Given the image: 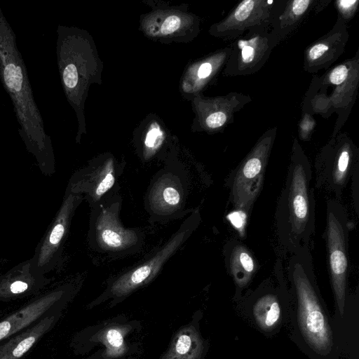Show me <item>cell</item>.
I'll list each match as a JSON object with an SVG mask.
<instances>
[{"instance_id":"obj_1","label":"cell","mask_w":359,"mask_h":359,"mask_svg":"<svg viewBox=\"0 0 359 359\" xmlns=\"http://www.w3.org/2000/svg\"><path fill=\"white\" fill-rule=\"evenodd\" d=\"M0 79L11 97L20 125L18 133L41 173L51 176L55 162L50 137L46 132L16 36L0 7Z\"/></svg>"},{"instance_id":"obj_2","label":"cell","mask_w":359,"mask_h":359,"mask_svg":"<svg viewBox=\"0 0 359 359\" xmlns=\"http://www.w3.org/2000/svg\"><path fill=\"white\" fill-rule=\"evenodd\" d=\"M310 162L294 142L287 174L275 212L279 245L285 253L311 250L316 229V204Z\"/></svg>"},{"instance_id":"obj_3","label":"cell","mask_w":359,"mask_h":359,"mask_svg":"<svg viewBox=\"0 0 359 359\" xmlns=\"http://www.w3.org/2000/svg\"><path fill=\"white\" fill-rule=\"evenodd\" d=\"M286 269L306 339L317 352L328 353L332 346V332L318 294L311 249L303 248L290 254Z\"/></svg>"},{"instance_id":"obj_4","label":"cell","mask_w":359,"mask_h":359,"mask_svg":"<svg viewBox=\"0 0 359 359\" xmlns=\"http://www.w3.org/2000/svg\"><path fill=\"white\" fill-rule=\"evenodd\" d=\"M121 198L118 193L92 208L88 231L91 247L100 252L121 256L139 250L143 233L127 229L120 219Z\"/></svg>"},{"instance_id":"obj_5","label":"cell","mask_w":359,"mask_h":359,"mask_svg":"<svg viewBox=\"0 0 359 359\" xmlns=\"http://www.w3.org/2000/svg\"><path fill=\"white\" fill-rule=\"evenodd\" d=\"M350 221L344 206L335 198L326 201L325 239L331 284L340 313H344L349 273Z\"/></svg>"},{"instance_id":"obj_6","label":"cell","mask_w":359,"mask_h":359,"mask_svg":"<svg viewBox=\"0 0 359 359\" xmlns=\"http://www.w3.org/2000/svg\"><path fill=\"white\" fill-rule=\"evenodd\" d=\"M358 165V149L348 137L331 140L316 158V188L332 194L339 201Z\"/></svg>"},{"instance_id":"obj_7","label":"cell","mask_w":359,"mask_h":359,"mask_svg":"<svg viewBox=\"0 0 359 359\" xmlns=\"http://www.w3.org/2000/svg\"><path fill=\"white\" fill-rule=\"evenodd\" d=\"M273 142V135L263 136L229 176V201L236 210L250 213L263 186Z\"/></svg>"},{"instance_id":"obj_8","label":"cell","mask_w":359,"mask_h":359,"mask_svg":"<svg viewBox=\"0 0 359 359\" xmlns=\"http://www.w3.org/2000/svg\"><path fill=\"white\" fill-rule=\"evenodd\" d=\"M81 194L72 192L67 187L61 205L30 258L33 269L46 275L61 262L63 247L74 212L82 202Z\"/></svg>"},{"instance_id":"obj_9","label":"cell","mask_w":359,"mask_h":359,"mask_svg":"<svg viewBox=\"0 0 359 359\" xmlns=\"http://www.w3.org/2000/svg\"><path fill=\"white\" fill-rule=\"evenodd\" d=\"M201 219L199 211H192L175 233L154 255L123 273L114 282L111 292L118 295L125 294L153 278L189 238L200 224Z\"/></svg>"},{"instance_id":"obj_10","label":"cell","mask_w":359,"mask_h":359,"mask_svg":"<svg viewBox=\"0 0 359 359\" xmlns=\"http://www.w3.org/2000/svg\"><path fill=\"white\" fill-rule=\"evenodd\" d=\"M275 46L267 27L248 31L233 44L227 62L226 73L230 76L248 75L259 70Z\"/></svg>"},{"instance_id":"obj_11","label":"cell","mask_w":359,"mask_h":359,"mask_svg":"<svg viewBox=\"0 0 359 359\" xmlns=\"http://www.w3.org/2000/svg\"><path fill=\"white\" fill-rule=\"evenodd\" d=\"M117 174L115 165L106 164L87 168L73 174L67 187L76 194H81L90 207L107 199L116 192Z\"/></svg>"},{"instance_id":"obj_12","label":"cell","mask_w":359,"mask_h":359,"mask_svg":"<svg viewBox=\"0 0 359 359\" xmlns=\"http://www.w3.org/2000/svg\"><path fill=\"white\" fill-rule=\"evenodd\" d=\"M69 288L70 285L68 284L40 293L0 321V342L37 322L60 302Z\"/></svg>"},{"instance_id":"obj_13","label":"cell","mask_w":359,"mask_h":359,"mask_svg":"<svg viewBox=\"0 0 359 359\" xmlns=\"http://www.w3.org/2000/svg\"><path fill=\"white\" fill-rule=\"evenodd\" d=\"M52 278L37 273L31 259L20 262L0 276V302H10L38 295Z\"/></svg>"},{"instance_id":"obj_14","label":"cell","mask_w":359,"mask_h":359,"mask_svg":"<svg viewBox=\"0 0 359 359\" xmlns=\"http://www.w3.org/2000/svg\"><path fill=\"white\" fill-rule=\"evenodd\" d=\"M279 6L264 1L245 0L227 16L222 29L228 38L238 36L246 30L267 27L272 23Z\"/></svg>"},{"instance_id":"obj_15","label":"cell","mask_w":359,"mask_h":359,"mask_svg":"<svg viewBox=\"0 0 359 359\" xmlns=\"http://www.w3.org/2000/svg\"><path fill=\"white\" fill-rule=\"evenodd\" d=\"M184 189L175 174H162L150 191V210L156 217H169L182 208Z\"/></svg>"},{"instance_id":"obj_16","label":"cell","mask_w":359,"mask_h":359,"mask_svg":"<svg viewBox=\"0 0 359 359\" xmlns=\"http://www.w3.org/2000/svg\"><path fill=\"white\" fill-rule=\"evenodd\" d=\"M226 269L238 288L248 286L257 273L259 264L252 252L240 240L231 238L223 249Z\"/></svg>"},{"instance_id":"obj_17","label":"cell","mask_w":359,"mask_h":359,"mask_svg":"<svg viewBox=\"0 0 359 359\" xmlns=\"http://www.w3.org/2000/svg\"><path fill=\"white\" fill-rule=\"evenodd\" d=\"M54 316H44L34 324L0 344V359H20L46 334L55 322Z\"/></svg>"},{"instance_id":"obj_18","label":"cell","mask_w":359,"mask_h":359,"mask_svg":"<svg viewBox=\"0 0 359 359\" xmlns=\"http://www.w3.org/2000/svg\"><path fill=\"white\" fill-rule=\"evenodd\" d=\"M280 302L273 292H266L256 300L253 306V314L260 328L269 331L280 321L281 309Z\"/></svg>"},{"instance_id":"obj_19","label":"cell","mask_w":359,"mask_h":359,"mask_svg":"<svg viewBox=\"0 0 359 359\" xmlns=\"http://www.w3.org/2000/svg\"><path fill=\"white\" fill-rule=\"evenodd\" d=\"M313 2L311 0H294L290 2V5L286 6L285 11L282 13L278 21L272 22L274 28L271 35L275 44L280 35L285 36L305 16Z\"/></svg>"},{"instance_id":"obj_20","label":"cell","mask_w":359,"mask_h":359,"mask_svg":"<svg viewBox=\"0 0 359 359\" xmlns=\"http://www.w3.org/2000/svg\"><path fill=\"white\" fill-rule=\"evenodd\" d=\"M163 138V132L156 124H152L148 130L144 144L147 148L155 149L162 143Z\"/></svg>"},{"instance_id":"obj_21","label":"cell","mask_w":359,"mask_h":359,"mask_svg":"<svg viewBox=\"0 0 359 359\" xmlns=\"http://www.w3.org/2000/svg\"><path fill=\"white\" fill-rule=\"evenodd\" d=\"M348 69L345 65H340L334 68L329 74V81L333 85H341L348 78Z\"/></svg>"},{"instance_id":"obj_22","label":"cell","mask_w":359,"mask_h":359,"mask_svg":"<svg viewBox=\"0 0 359 359\" xmlns=\"http://www.w3.org/2000/svg\"><path fill=\"white\" fill-rule=\"evenodd\" d=\"M227 116L223 111H215L210 114L205 120L208 128L215 129L222 127L226 123Z\"/></svg>"},{"instance_id":"obj_23","label":"cell","mask_w":359,"mask_h":359,"mask_svg":"<svg viewBox=\"0 0 359 359\" xmlns=\"http://www.w3.org/2000/svg\"><path fill=\"white\" fill-rule=\"evenodd\" d=\"M181 25V19L177 15L168 16L163 22L161 32L163 34H170L175 32Z\"/></svg>"},{"instance_id":"obj_24","label":"cell","mask_w":359,"mask_h":359,"mask_svg":"<svg viewBox=\"0 0 359 359\" xmlns=\"http://www.w3.org/2000/svg\"><path fill=\"white\" fill-rule=\"evenodd\" d=\"M351 178L353 205L357 215H359V165L355 169Z\"/></svg>"},{"instance_id":"obj_25","label":"cell","mask_w":359,"mask_h":359,"mask_svg":"<svg viewBox=\"0 0 359 359\" xmlns=\"http://www.w3.org/2000/svg\"><path fill=\"white\" fill-rule=\"evenodd\" d=\"M248 215L241 210H234L233 212L229 214V218L232 224L240 231L243 225L245 224Z\"/></svg>"},{"instance_id":"obj_26","label":"cell","mask_w":359,"mask_h":359,"mask_svg":"<svg viewBox=\"0 0 359 359\" xmlns=\"http://www.w3.org/2000/svg\"><path fill=\"white\" fill-rule=\"evenodd\" d=\"M192 340L189 334L181 335L176 343L175 350L180 355L186 354L191 348Z\"/></svg>"},{"instance_id":"obj_27","label":"cell","mask_w":359,"mask_h":359,"mask_svg":"<svg viewBox=\"0 0 359 359\" xmlns=\"http://www.w3.org/2000/svg\"><path fill=\"white\" fill-rule=\"evenodd\" d=\"M107 338L113 347L118 348L123 344V337L121 334L116 330H109L107 334Z\"/></svg>"},{"instance_id":"obj_28","label":"cell","mask_w":359,"mask_h":359,"mask_svg":"<svg viewBox=\"0 0 359 359\" xmlns=\"http://www.w3.org/2000/svg\"><path fill=\"white\" fill-rule=\"evenodd\" d=\"M358 4V1H338L337 6L343 15L348 16Z\"/></svg>"},{"instance_id":"obj_29","label":"cell","mask_w":359,"mask_h":359,"mask_svg":"<svg viewBox=\"0 0 359 359\" xmlns=\"http://www.w3.org/2000/svg\"><path fill=\"white\" fill-rule=\"evenodd\" d=\"M212 70V65L210 62H204L200 66L198 70V76L200 79H205L210 76Z\"/></svg>"},{"instance_id":"obj_30","label":"cell","mask_w":359,"mask_h":359,"mask_svg":"<svg viewBox=\"0 0 359 359\" xmlns=\"http://www.w3.org/2000/svg\"><path fill=\"white\" fill-rule=\"evenodd\" d=\"M7 262H8V260L6 259L0 257V266L3 265Z\"/></svg>"}]
</instances>
